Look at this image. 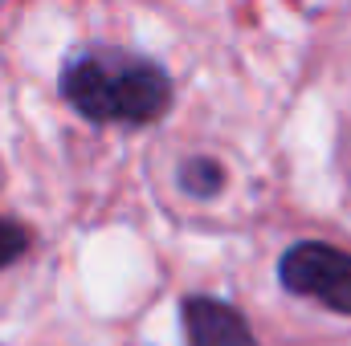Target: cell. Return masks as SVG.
<instances>
[{
    "instance_id": "3957f363",
    "label": "cell",
    "mask_w": 351,
    "mask_h": 346,
    "mask_svg": "<svg viewBox=\"0 0 351 346\" xmlns=\"http://www.w3.org/2000/svg\"><path fill=\"white\" fill-rule=\"evenodd\" d=\"M184 330H188V346H258L241 310L204 293L184 297Z\"/></svg>"
},
{
    "instance_id": "7a4b0ae2",
    "label": "cell",
    "mask_w": 351,
    "mask_h": 346,
    "mask_svg": "<svg viewBox=\"0 0 351 346\" xmlns=\"http://www.w3.org/2000/svg\"><path fill=\"white\" fill-rule=\"evenodd\" d=\"M278 277L290 293L315 297L335 314H351V253L323 245V241H298L278 261Z\"/></svg>"
},
{
    "instance_id": "277c9868",
    "label": "cell",
    "mask_w": 351,
    "mask_h": 346,
    "mask_svg": "<svg viewBox=\"0 0 351 346\" xmlns=\"http://www.w3.org/2000/svg\"><path fill=\"white\" fill-rule=\"evenodd\" d=\"M225 187V172L217 159H188L180 168V191H188L192 200H213Z\"/></svg>"
},
{
    "instance_id": "5b68a950",
    "label": "cell",
    "mask_w": 351,
    "mask_h": 346,
    "mask_svg": "<svg viewBox=\"0 0 351 346\" xmlns=\"http://www.w3.org/2000/svg\"><path fill=\"white\" fill-rule=\"evenodd\" d=\"M25 249H29V232H25V224L0 216V269H8L12 261H21L25 257Z\"/></svg>"
},
{
    "instance_id": "6da1fadb",
    "label": "cell",
    "mask_w": 351,
    "mask_h": 346,
    "mask_svg": "<svg viewBox=\"0 0 351 346\" xmlns=\"http://www.w3.org/2000/svg\"><path fill=\"white\" fill-rule=\"evenodd\" d=\"M62 98L90 122L102 127H143L168 114L172 78L123 49H82L62 66Z\"/></svg>"
}]
</instances>
